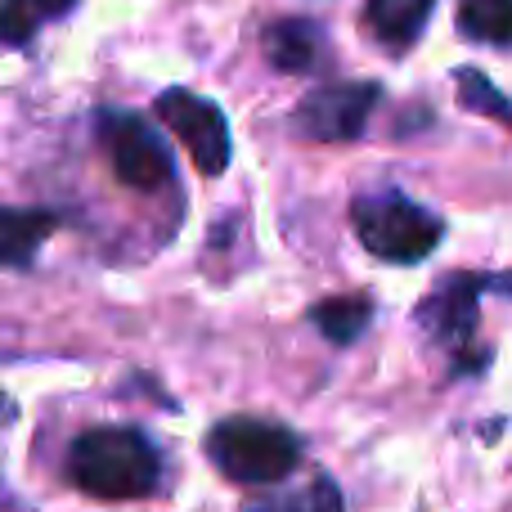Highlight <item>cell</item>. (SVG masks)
I'll return each mask as SVG.
<instances>
[{
    "instance_id": "16",
    "label": "cell",
    "mask_w": 512,
    "mask_h": 512,
    "mask_svg": "<svg viewBox=\"0 0 512 512\" xmlns=\"http://www.w3.org/2000/svg\"><path fill=\"white\" fill-rule=\"evenodd\" d=\"M486 292H499V297H512V270H504V274H486Z\"/></svg>"
},
{
    "instance_id": "4",
    "label": "cell",
    "mask_w": 512,
    "mask_h": 512,
    "mask_svg": "<svg viewBox=\"0 0 512 512\" xmlns=\"http://www.w3.org/2000/svg\"><path fill=\"white\" fill-rule=\"evenodd\" d=\"M153 108H158L162 126L185 144V153L194 158V167L203 171V176H221V171L230 167V153H234L230 122H225V113L207 95L171 86L153 99Z\"/></svg>"
},
{
    "instance_id": "2",
    "label": "cell",
    "mask_w": 512,
    "mask_h": 512,
    "mask_svg": "<svg viewBox=\"0 0 512 512\" xmlns=\"http://www.w3.org/2000/svg\"><path fill=\"white\" fill-rule=\"evenodd\" d=\"M355 239L364 252L378 256L387 265H414L427 261L445 239V221L432 207L405 198L400 189H378V194H360L351 207Z\"/></svg>"
},
{
    "instance_id": "1",
    "label": "cell",
    "mask_w": 512,
    "mask_h": 512,
    "mask_svg": "<svg viewBox=\"0 0 512 512\" xmlns=\"http://www.w3.org/2000/svg\"><path fill=\"white\" fill-rule=\"evenodd\" d=\"M68 477L90 499H144L158 490L162 459L135 427H95L72 441Z\"/></svg>"
},
{
    "instance_id": "7",
    "label": "cell",
    "mask_w": 512,
    "mask_h": 512,
    "mask_svg": "<svg viewBox=\"0 0 512 512\" xmlns=\"http://www.w3.org/2000/svg\"><path fill=\"white\" fill-rule=\"evenodd\" d=\"M486 292V274H445L414 310L418 324L436 337L450 355H472L477 351V301Z\"/></svg>"
},
{
    "instance_id": "11",
    "label": "cell",
    "mask_w": 512,
    "mask_h": 512,
    "mask_svg": "<svg viewBox=\"0 0 512 512\" xmlns=\"http://www.w3.org/2000/svg\"><path fill=\"white\" fill-rule=\"evenodd\" d=\"M243 512H346V504H342V490L333 486V477L315 472V477H306L301 486H288V490H274V495L248 499Z\"/></svg>"
},
{
    "instance_id": "3",
    "label": "cell",
    "mask_w": 512,
    "mask_h": 512,
    "mask_svg": "<svg viewBox=\"0 0 512 512\" xmlns=\"http://www.w3.org/2000/svg\"><path fill=\"white\" fill-rule=\"evenodd\" d=\"M207 454L221 477L239 486H279L301 463V441L279 423L265 418H225L207 436Z\"/></svg>"
},
{
    "instance_id": "12",
    "label": "cell",
    "mask_w": 512,
    "mask_h": 512,
    "mask_svg": "<svg viewBox=\"0 0 512 512\" xmlns=\"http://www.w3.org/2000/svg\"><path fill=\"white\" fill-rule=\"evenodd\" d=\"M459 32L477 45L512 50V0H459Z\"/></svg>"
},
{
    "instance_id": "5",
    "label": "cell",
    "mask_w": 512,
    "mask_h": 512,
    "mask_svg": "<svg viewBox=\"0 0 512 512\" xmlns=\"http://www.w3.org/2000/svg\"><path fill=\"white\" fill-rule=\"evenodd\" d=\"M99 135H104L108 162H113L117 180L126 189L149 194V189H162L171 180V149L140 113L108 108V113H99Z\"/></svg>"
},
{
    "instance_id": "15",
    "label": "cell",
    "mask_w": 512,
    "mask_h": 512,
    "mask_svg": "<svg viewBox=\"0 0 512 512\" xmlns=\"http://www.w3.org/2000/svg\"><path fill=\"white\" fill-rule=\"evenodd\" d=\"M454 81H459V104H463V108L495 117V122H504L508 131H512V99L495 86V81L486 77V72H477V68H459V72H454Z\"/></svg>"
},
{
    "instance_id": "14",
    "label": "cell",
    "mask_w": 512,
    "mask_h": 512,
    "mask_svg": "<svg viewBox=\"0 0 512 512\" xmlns=\"http://www.w3.org/2000/svg\"><path fill=\"white\" fill-rule=\"evenodd\" d=\"M369 319H373L369 297H333V301H319V306L310 310V324H315L333 346L355 342V337L369 328Z\"/></svg>"
},
{
    "instance_id": "9",
    "label": "cell",
    "mask_w": 512,
    "mask_h": 512,
    "mask_svg": "<svg viewBox=\"0 0 512 512\" xmlns=\"http://www.w3.org/2000/svg\"><path fill=\"white\" fill-rule=\"evenodd\" d=\"M436 0H364V18H369V36L387 50H409L423 36L427 18H432Z\"/></svg>"
},
{
    "instance_id": "10",
    "label": "cell",
    "mask_w": 512,
    "mask_h": 512,
    "mask_svg": "<svg viewBox=\"0 0 512 512\" xmlns=\"http://www.w3.org/2000/svg\"><path fill=\"white\" fill-rule=\"evenodd\" d=\"M59 230L54 212H36V207H0V265L18 270L32 265V256L41 252V243Z\"/></svg>"
},
{
    "instance_id": "8",
    "label": "cell",
    "mask_w": 512,
    "mask_h": 512,
    "mask_svg": "<svg viewBox=\"0 0 512 512\" xmlns=\"http://www.w3.org/2000/svg\"><path fill=\"white\" fill-rule=\"evenodd\" d=\"M261 45L265 59L279 72H288V77H306V72H315L324 63V32L310 18H279V23L265 27Z\"/></svg>"
},
{
    "instance_id": "13",
    "label": "cell",
    "mask_w": 512,
    "mask_h": 512,
    "mask_svg": "<svg viewBox=\"0 0 512 512\" xmlns=\"http://www.w3.org/2000/svg\"><path fill=\"white\" fill-rule=\"evenodd\" d=\"M77 0H0V41L27 45L45 23L63 18Z\"/></svg>"
},
{
    "instance_id": "6",
    "label": "cell",
    "mask_w": 512,
    "mask_h": 512,
    "mask_svg": "<svg viewBox=\"0 0 512 512\" xmlns=\"http://www.w3.org/2000/svg\"><path fill=\"white\" fill-rule=\"evenodd\" d=\"M378 99H382L378 81H337V86H324L301 99L297 113H292V131L301 140H319V144L360 140Z\"/></svg>"
}]
</instances>
